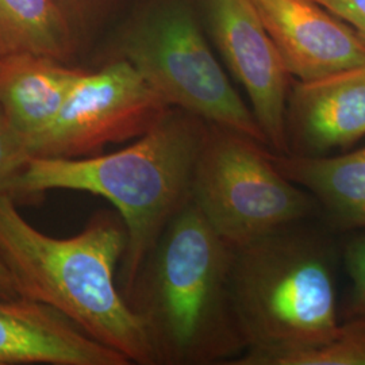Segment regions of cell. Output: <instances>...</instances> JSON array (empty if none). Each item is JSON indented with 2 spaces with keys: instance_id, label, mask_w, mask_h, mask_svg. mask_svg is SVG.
Wrapping results in <instances>:
<instances>
[{
  "instance_id": "3",
  "label": "cell",
  "mask_w": 365,
  "mask_h": 365,
  "mask_svg": "<svg viewBox=\"0 0 365 365\" xmlns=\"http://www.w3.org/2000/svg\"><path fill=\"white\" fill-rule=\"evenodd\" d=\"M126 241L114 211H96L80 233L57 238L29 223L11 196L0 195V260L19 297L56 309L130 364L157 365L144 327L115 282Z\"/></svg>"
},
{
  "instance_id": "11",
  "label": "cell",
  "mask_w": 365,
  "mask_h": 365,
  "mask_svg": "<svg viewBox=\"0 0 365 365\" xmlns=\"http://www.w3.org/2000/svg\"><path fill=\"white\" fill-rule=\"evenodd\" d=\"M288 155L325 156L365 137V66L299 81L286 115Z\"/></svg>"
},
{
  "instance_id": "6",
  "label": "cell",
  "mask_w": 365,
  "mask_h": 365,
  "mask_svg": "<svg viewBox=\"0 0 365 365\" xmlns=\"http://www.w3.org/2000/svg\"><path fill=\"white\" fill-rule=\"evenodd\" d=\"M120 52L170 108L268 145L187 9L168 6L148 15Z\"/></svg>"
},
{
  "instance_id": "7",
  "label": "cell",
  "mask_w": 365,
  "mask_h": 365,
  "mask_svg": "<svg viewBox=\"0 0 365 365\" xmlns=\"http://www.w3.org/2000/svg\"><path fill=\"white\" fill-rule=\"evenodd\" d=\"M170 110L130 63L118 58L78 78L52 125L31 145L30 158L101 155L107 145L140 138Z\"/></svg>"
},
{
  "instance_id": "2",
  "label": "cell",
  "mask_w": 365,
  "mask_h": 365,
  "mask_svg": "<svg viewBox=\"0 0 365 365\" xmlns=\"http://www.w3.org/2000/svg\"><path fill=\"white\" fill-rule=\"evenodd\" d=\"M207 126L200 118L170 110L134 144L114 153L31 157L19 178L16 203L54 190L107 199L128 235L118 283L126 297L165 226L192 199L194 170Z\"/></svg>"
},
{
  "instance_id": "19",
  "label": "cell",
  "mask_w": 365,
  "mask_h": 365,
  "mask_svg": "<svg viewBox=\"0 0 365 365\" xmlns=\"http://www.w3.org/2000/svg\"><path fill=\"white\" fill-rule=\"evenodd\" d=\"M0 298H4V299L19 298L13 277L1 260H0Z\"/></svg>"
},
{
  "instance_id": "12",
  "label": "cell",
  "mask_w": 365,
  "mask_h": 365,
  "mask_svg": "<svg viewBox=\"0 0 365 365\" xmlns=\"http://www.w3.org/2000/svg\"><path fill=\"white\" fill-rule=\"evenodd\" d=\"M86 71L56 58L21 54L0 58V106L30 157Z\"/></svg>"
},
{
  "instance_id": "1",
  "label": "cell",
  "mask_w": 365,
  "mask_h": 365,
  "mask_svg": "<svg viewBox=\"0 0 365 365\" xmlns=\"http://www.w3.org/2000/svg\"><path fill=\"white\" fill-rule=\"evenodd\" d=\"M233 256L192 199L165 226L125 297L157 365L230 364L245 352L232 297Z\"/></svg>"
},
{
  "instance_id": "5",
  "label": "cell",
  "mask_w": 365,
  "mask_h": 365,
  "mask_svg": "<svg viewBox=\"0 0 365 365\" xmlns=\"http://www.w3.org/2000/svg\"><path fill=\"white\" fill-rule=\"evenodd\" d=\"M265 146L209 123L196 161L192 202L233 248L299 225L319 210L277 170Z\"/></svg>"
},
{
  "instance_id": "4",
  "label": "cell",
  "mask_w": 365,
  "mask_h": 365,
  "mask_svg": "<svg viewBox=\"0 0 365 365\" xmlns=\"http://www.w3.org/2000/svg\"><path fill=\"white\" fill-rule=\"evenodd\" d=\"M232 297L247 349L230 364L259 365L274 353L336 339V253L299 225L235 248Z\"/></svg>"
},
{
  "instance_id": "17",
  "label": "cell",
  "mask_w": 365,
  "mask_h": 365,
  "mask_svg": "<svg viewBox=\"0 0 365 365\" xmlns=\"http://www.w3.org/2000/svg\"><path fill=\"white\" fill-rule=\"evenodd\" d=\"M345 265L351 277L349 318L365 319V235L352 238L345 247Z\"/></svg>"
},
{
  "instance_id": "10",
  "label": "cell",
  "mask_w": 365,
  "mask_h": 365,
  "mask_svg": "<svg viewBox=\"0 0 365 365\" xmlns=\"http://www.w3.org/2000/svg\"><path fill=\"white\" fill-rule=\"evenodd\" d=\"M130 365L51 306L0 298V365Z\"/></svg>"
},
{
  "instance_id": "8",
  "label": "cell",
  "mask_w": 365,
  "mask_h": 365,
  "mask_svg": "<svg viewBox=\"0 0 365 365\" xmlns=\"http://www.w3.org/2000/svg\"><path fill=\"white\" fill-rule=\"evenodd\" d=\"M212 34L230 72L248 93L267 144L288 155L289 73L250 0H207Z\"/></svg>"
},
{
  "instance_id": "18",
  "label": "cell",
  "mask_w": 365,
  "mask_h": 365,
  "mask_svg": "<svg viewBox=\"0 0 365 365\" xmlns=\"http://www.w3.org/2000/svg\"><path fill=\"white\" fill-rule=\"evenodd\" d=\"M352 27L365 43V0H315Z\"/></svg>"
},
{
  "instance_id": "9",
  "label": "cell",
  "mask_w": 365,
  "mask_h": 365,
  "mask_svg": "<svg viewBox=\"0 0 365 365\" xmlns=\"http://www.w3.org/2000/svg\"><path fill=\"white\" fill-rule=\"evenodd\" d=\"M289 76L313 81L365 66V43L315 0H250Z\"/></svg>"
},
{
  "instance_id": "16",
  "label": "cell",
  "mask_w": 365,
  "mask_h": 365,
  "mask_svg": "<svg viewBox=\"0 0 365 365\" xmlns=\"http://www.w3.org/2000/svg\"><path fill=\"white\" fill-rule=\"evenodd\" d=\"M30 157L0 106V195L16 202L18 182Z\"/></svg>"
},
{
  "instance_id": "15",
  "label": "cell",
  "mask_w": 365,
  "mask_h": 365,
  "mask_svg": "<svg viewBox=\"0 0 365 365\" xmlns=\"http://www.w3.org/2000/svg\"><path fill=\"white\" fill-rule=\"evenodd\" d=\"M259 365H365V319L349 318L327 344L274 353Z\"/></svg>"
},
{
  "instance_id": "14",
  "label": "cell",
  "mask_w": 365,
  "mask_h": 365,
  "mask_svg": "<svg viewBox=\"0 0 365 365\" xmlns=\"http://www.w3.org/2000/svg\"><path fill=\"white\" fill-rule=\"evenodd\" d=\"M71 48L58 0H0V58L34 54L64 63Z\"/></svg>"
},
{
  "instance_id": "13",
  "label": "cell",
  "mask_w": 365,
  "mask_h": 365,
  "mask_svg": "<svg viewBox=\"0 0 365 365\" xmlns=\"http://www.w3.org/2000/svg\"><path fill=\"white\" fill-rule=\"evenodd\" d=\"M271 157L277 170L313 196L334 226L365 227V146L341 156Z\"/></svg>"
}]
</instances>
